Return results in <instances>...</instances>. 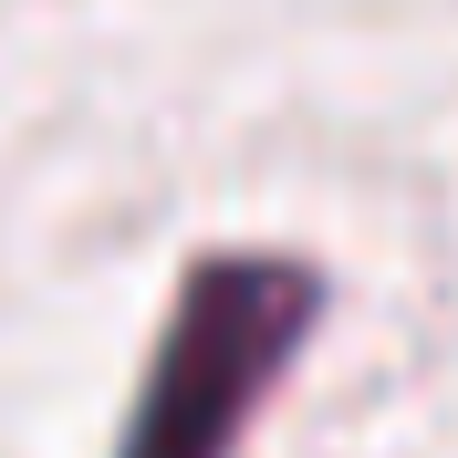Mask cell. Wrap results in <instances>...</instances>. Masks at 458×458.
Masks as SVG:
<instances>
[{
	"label": "cell",
	"instance_id": "cell-1",
	"mask_svg": "<svg viewBox=\"0 0 458 458\" xmlns=\"http://www.w3.org/2000/svg\"><path fill=\"white\" fill-rule=\"evenodd\" d=\"M313 323H323V271L302 250H199L177 271V302L157 323L114 458H229Z\"/></svg>",
	"mask_w": 458,
	"mask_h": 458
}]
</instances>
